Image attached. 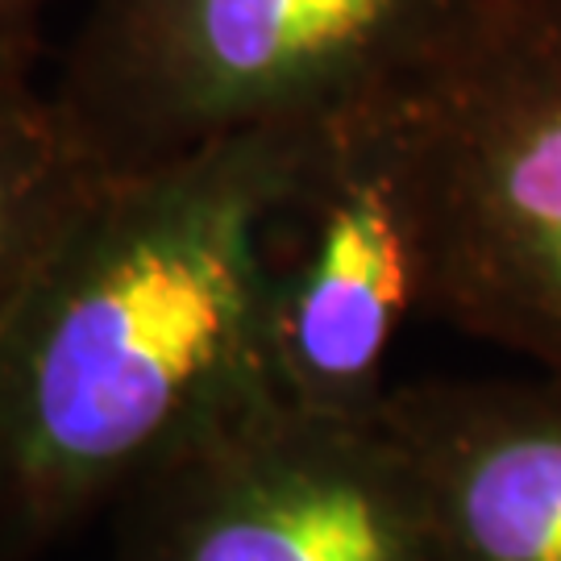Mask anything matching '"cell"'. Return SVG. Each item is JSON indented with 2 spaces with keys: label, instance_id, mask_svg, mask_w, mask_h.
Wrapping results in <instances>:
<instances>
[{
  "label": "cell",
  "instance_id": "cell-1",
  "mask_svg": "<svg viewBox=\"0 0 561 561\" xmlns=\"http://www.w3.org/2000/svg\"><path fill=\"white\" fill-rule=\"evenodd\" d=\"M324 125H271L83 204L0 329V561H38L271 391L266 233Z\"/></svg>",
  "mask_w": 561,
  "mask_h": 561
},
{
  "label": "cell",
  "instance_id": "cell-2",
  "mask_svg": "<svg viewBox=\"0 0 561 561\" xmlns=\"http://www.w3.org/2000/svg\"><path fill=\"white\" fill-rule=\"evenodd\" d=\"M500 0H92L55 104L108 171L396 108Z\"/></svg>",
  "mask_w": 561,
  "mask_h": 561
},
{
  "label": "cell",
  "instance_id": "cell-3",
  "mask_svg": "<svg viewBox=\"0 0 561 561\" xmlns=\"http://www.w3.org/2000/svg\"><path fill=\"white\" fill-rule=\"evenodd\" d=\"M391 141L421 312L561 382V0H500Z\"/></svg>",
  "mask_w": 561,
  "mask_h": 561
},
{
  "label": "cell",
  "instance_id": "cell-4",
  "mask_svg": "<svg viewBox=\"0 0 561 561\" xmlns=\"http://www.w3.org/2000/svg\"><path fill=\"white\" fill-rule=\"evenodd\" d=\"M101 561H449L382 412L266 391L154 461L104 512Z\"/></svg>",
  "mask_w": 561,
  "mask_h": 561
},
{
  "label": "cell",
  "instance_id": "cell-5",
  "mask_svg": "<svg viewBox=\"0 0 561 561\" xmlns=\"http://www.w3.org/2000/svg\"><path fill=\"white\" fill-rule=\"evenodd\" d=\"M412 308L416 245L391 108L333 121L266 233L271 391L312 412H379Z\"/></svg>",
  "mask_w": 561,
  "mask_h": 561
},
{
  "label": "cell",
  "instance_id": "cell-6",
  "mask_svg": "<svg viewBox=\"0 0 561 561\" xmlns=\"http://www.w3.org/2000/svg\"><path fill=\"white\" fill-rule=\"evenodd\" d=\"M379 412L449 561H561V382H391Z\"/></svg>",
  "mask_w": 561,
  "mask_h": 561
},
{
  "label": "cell",
  "instance_id": "cell-7",
  "mask_svg": "<svg viewBox=\"0 0 561 561\" xmlns=\"http://www.w3.org/2000/svg\"><path fill=\"white\" fill-rule=\"evenodd\" d=\"M108 175L55 96L0 117V329Z\"/></svg>",
  "mask_w": 561,
  "mask_h": 561
},
{
  "label": "cell",
  "instance_id": "cell-8",
  "mask_svg": "<svg viewBox=\"0 0 561 561\" xmlns=\"http://www.w3.org/2000/svg\"><path fill=\"white\" fill-rule=\"evenodd\" d=\"M30 59H34V55H25L18 46H4V42H0V117L13 113L18 104L38 96L34 83H30Z\"/></svg>",
  "mask_w": 561,
  "mask_h": 561
},
{
  "label": "cell",
  "instance_id": "cell-9",
  "mask_svg": "<svg viewBox=\"0 0 561 561\" xmlns=\"http://www.w3.org/2000/svg\"><path fill=\"white\" fill-rule=\"evenodd\" d=\"M50 0H0V42L34 55V34H38V13Z\"/></svg>",
  "mask_w": 561,
  "mask_h": 561
}]
</instances>
